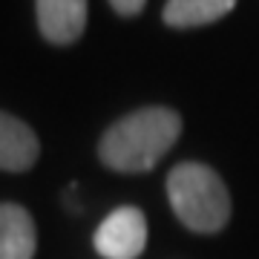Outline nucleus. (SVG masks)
Returning <instances> with one entry per match:
<instances>
[{
	"label": "nucleus",
	"instance_id": "6",
	"mask_svg": "<svg viewBox=\"0 0 259 259\" xmlns=\"http://www.w3.org/2000/svg\"><path fill=\"white\" fill-rule=\"evenodd\" d=\"M37 231L26 207L12 202L0 204V259H32Z\"/></svg>",
	"mask_w": 259,
	"mask_h": 259
},
{
	"label": "nucleus",
	"instance_id": "7",
	"mask_svg": "<svg viewBox=\"0 0 259 259\" xmlns=\"http://www.w3.org/2000/svg\"><path fill=\"white\" fill-rule=\"evenodd\" d=\"M236 0H167L161 18L170 29H196L231 15Z\"/></svg>",
	"mask_w": 259,
	"mask_h": 259
},
{
	"label": "nucleus",
	"instance_id": "1",
	"mask_svg": "<svg viewBox=\"0 0 259 259\" xmlns=\"http://www.w3.org/2000/svg\"><path fill=\"white\" fill-rule=\"evenodd\" d=\"M182 136V115L170 107H141L118 118L98 141V158L115 173H150Z\"/></svg>",
	"mask_w": 259,
	"mask_h": 259
},
{
	"label": "nucleus",
	"instance_id": "8",
	"mask_svg": "<svg viewBox=\"0 0 259 259\" xmlns=\"http://www.w3.org/2000/svg\"><path fill=\"white\" fill-rule=\"evenodd\" d=\"M110 6L118 12L121 18H136V15H141V12H144L147 0H110Z\"/></svg>",
	"mask_w": 259,
	"mask_h": 259
},
{
	"label": "nucleus",
	"instance_id": "2",
	"mask_svg": "<svg viewBox=\"0 0 259 259\" xmlns=\"http://www.w3.org/2000/svg\"><path fill=\"white\" fill-rule=\"evenodd\" d=\"M167 199L176 219L193 233H219L231 222V193L207 164L182 161L167 176Z\"/></svg>",
	"mask_w": 259,
	"mask_h": 259
},
{
	"label": "nucleus",
	"instance_id": "3",
	"mask_svg": "<svg viewBox=\"0 0 259 259\" xmlns=\"http://www.w3.org/2000/svg\"><path fill=\"white\" fill-rule=\"evenodd\" d=\"M95 250L104 259H139L147 245V219L139 207L124 204L98 225L93 236Z\"/></svg>",
	"mask_w": 259,
	"mask_h": 259
},
{
	"label": "nucleus",
	"instance_id": "5",
	"mask_svg": "<svg viewBox=\"0 0 259 259\" xmlns=\"http://www.w3.org/2000/svg\"><path fill=\"white\" fill-rule=\"evenodd\" d=\"M40 156V141L26 121L0 112V170L26 173Z\"/></svg>",
	"mask_w": 259,
	"mask_h": 259
},
{
	"label": "nucleus",
	"instance_id": "4",
	"mask_svg": "<svg viewBox=\"0 0 259 259\" xmlns=\"http://www.w3.org/2000/svg\"><path fill=\"white\" fill-rule=\"evenodd\" d=\"M37 29L55 47H69L87 29V0H35Z\"/></svg>",
	"mask_w": 259,
	"mask_h": 259
}]
</instances>
